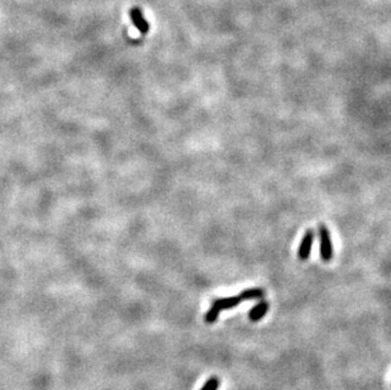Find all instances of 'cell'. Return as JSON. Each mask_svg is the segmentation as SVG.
<instances>
[{
    "label": "cell",
    "instance_id": "cell-1",
    "mask_svg": "<svg viewBox=\"0 0 391 390\" xmlns=\"http://www.w3.org/2000/svg\"><path fill=\"white\" fill-rule=\"evenodd\" d=\"M264 295V291L262 289H247L241 294H237L234 297L223 298V299L214 300L211 304L210 309L208 311V313L205 314V322L206 323H214L218 320L220 312L227 311V309H232L234 307H237L239 303L246 302V300H255V299H261Z\"/></svg>",
    "mask_w": 391,
    "mask_h": 390
},
{
    "label": "cell",
    "instance_id": "cell-2",
    "mask_svg": "<svg viewBox=\"0 0 391 390\" xmlns=\"http://www.w3.org/2000/svg\"><path fill=\"white\" fill-rule=\"evenodd\" d=\"M319 240H321V258L324 262H329L333 259V243L329 231L324 224H319Z\"/></svg>",
    "mask_w": 391,
    "mask_h": 390
},
{
    "label": "cell",
    "instance_id": "cell-3",
    "mask_svg": "<svg viewBox=\"0 0 391 390\" xmlns=\"http://www.w3.org/2000/svg\"><path fill=\"white\" fill-rule=\"evenodd\" d=\"M313 242H314V232H313L312 229H309L304 235V237H303V240H301L300 242V246H299L298 258L300 259L301 261H305L309 259L310 252H312Z\"/></svg>",
    "mask_w": 391,
    "mask_h": 390
},
{
    "label": "cell",
    "instance_id": "cell-4",
    "mask_svg": "<svg viewBox=\"0 0 391 390\" xmlns=\"http://www.w3.org/2000/svg\"><path fill=\"white\" fill-rule=\"evenodd\" d=\"M130 15L132 18L133 24L135 26V28L138 31L141 32L142 34L148 33L149 31V24L146 19H144L143 14H142V10L139 8H132L130 11Z\"/></svg>",
    "mask_w": 391,
    "mask_h": 390
},
{
    "label": "cell",
    "instance_id": "cell-5",
    "mask_svg": "<svg viewBox=\"0 0 391 390\" xmlns=\"http://www.w3.org/2000/svg\"><path fill=\"white\" fill-rule=\"evenodd\" d=\"M267 311H268V303L262 300V302H260L257 306H255L254 308L251 309L250 313H248V318H250L251 322H259V321H261L262 318L266 316Z\"/></svg>",
    "mask_w": 391,
    "mask_h": 390
},
{
    "label": "cell",
    "instance_id": "cell-6",
    "mask_svg": "<svg viewBox=\"0 0 391 390\" xmlns=\"http://www.w3.org/2000/svg\"><path fill=\"white\" fill-rule=\"evenodd\" d=\"M220 384V380L218 379V376H211L210 379L204 384V387L200 390H218Z\"/></svg>",
    "mask_w": 391,
    "mask_h": 390
}]
</instances>
